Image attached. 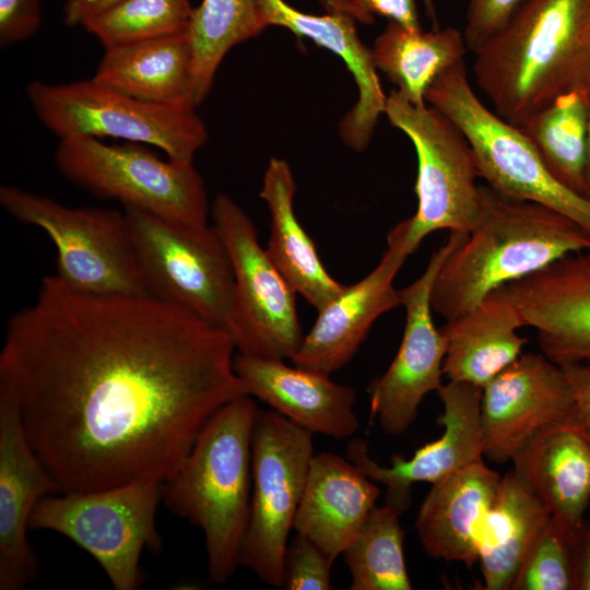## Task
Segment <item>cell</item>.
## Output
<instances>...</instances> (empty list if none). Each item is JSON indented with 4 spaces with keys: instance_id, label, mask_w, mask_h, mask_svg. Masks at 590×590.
Instances as JSON below:
<instances>
[{
    "instance_id": "obj_1",
    "label": "cell",
    "mask_w": 590,
    "mask_h": 590,
    "mask_svg": "<svg viewBox=\"0 0 590 590\" xmlns=\"http://www.w3.org/2000/svg\"><path fill=\"white\" fill-rule=\"evenodd\" d=\"M229 332L151 295L55 274L8 321L0 388L61 492L170 479L210 418L249 396Z\"/></svg>"
},
{
    "instance_id": "obj_2",
    "label": "cell",
    "mask_w": 590,
    "mask_h": 590,
    "mask_svg": "<svg viewBox=\"0 0 590 590\" xmlns=\"http://www.w3.org/2000/svg\"><path fill=\"white\" fill-rule=\"evenodd\" d=\"M492 109L519 128L557 98L590 97V0H524L475 54Z\"/></svg>"
},
{
    "instance_id": "obj_3",
    "label": "cell",
    "mask_w": 590,
    "mask_h": 590,
    "mask_svg": "<svg viewBox=\"0 0 590 590\" xmlns=\"http://www.w3.org/2000/svg\"><path fill=\"white\" fill-rule=\"evenodd\" d=\"M474 227L449 252L430 291L433 311L447 320L491 293L556 260L590 249L589 234L547 206L503 197L480 185Z\"/></svg>"
},
{
    "instance_id": "obj_4",
    "label": "cell",
    "mask_w": 590,
    "mask_h": 590,
    "mask_svg": "<svg viewBox=\"0 0 590 590\" xmlns=\"http://www.w3.org/2000/svg\"><path fill=\"white\" fill-rule=\"evenodd\" d=\"M259 410L250 396L237 398L205 424L163 499L204 535L209 579L229 580L240 566L251 496V446Z\"/></svg>"
},
{
    "instance_id": "obj_5",
    "label": "cell",
    "mask_w": 590,
    "mask_h": 590,
    "mask_svg": "<svg viewBox=\"0 0 590 590\" xmlns=\"http://www.w3.org/2000/svg\"><path fill=\"white\" fill-rule=\"evenodd\" d=\"M425 102L447 116L468 139L479 175L498 194L557 211L590 236V199L570 190L548 170L522 131L476 96L464 61L439 75Z\"/></svg>"
},
{
    "instance_id": "obj_6",
    "label": "cell",
    "mask_w": 590,
    "mask_h": 590,
    "mask_svg": "<svg viewBox=\"0 0 590 590\" xmlns=\"http://www.w3.org/2000/svg\"><path fill=\"white\" fill-rule=\"evenodd\" d=\"M26 94L38 120L59 139H123L154 145L179 163H192L208 140L192 103L142 101L93 79L62 84L33 81Z\"/></svg>"
},
{
    "instance_id": "obj_7",
    "label": "cell",
    "mask_w": 590,
    "mask_h": 590,
    "mask_svg": "<svg viewBox=\"0 0 590 590\" xmlns=\"http://www.w3.org/2000/svg\"><path fill=\"white\" fill-rule=\"evenodd\" d=\"M0 203L15 220L49 236L57 251L55 275L69 288L149 295L123 212L71 208L15 186L0 188Z\"/></svg>"
},
{
    "instance_id": "obj_8",
    "label": "cell",
    "mask_w": 590,
    "mask_h": 590,
    "mask_svg": "<svg viewBox=\"0 0 590 590\" xmlns=\"http://www.w3.org/2000/svg\"><path fill=\"white\" fill-rule=\"evenodd\" d=\"M149 295L227 330L234 300L229 256L212 225L125 209Z\"/></svg>"
},
{
    "instance_id": "obj_9",
    "label": "cell",
    "mask_w": 590,
    "mask_h": 590,
    "mask_svg": "<svg viewBox=\"0 0 590 590\" xmlns=\"http://www.w3.org/2000/svg\"><path fill=\"white\" fill-rule=\"evenodd\" d=\"M163 486V482L143 481L48 495L34 508L30 530L67 536L93 556L116 590H134L141 582L143 550L162 548L155 515Z\"/></svg>"
},
{
    "instance_id": "obj_10",
    "label": "cell",
    "mask_w": 590,
    "mask_h": 590,
    "mask_svg": "<svg viewBox=\"0 0 590 590\" xmlns=\"http://www.w3.org/2000/svg\"><path fill=\"white\" fill-rule=\"evenodd\" d=\"M59 173L91 194L165 219L208 224L202 177L192 163L163 161L139 143L109 145L93 137L59 139Z\"/></svg>"
},
{
    "instance_id": "obj_11",
    "label": "cell",
    "mask_w": 590,
    "mask_h": 590,
    "mask_svg": "<svg viewBox=\"0 0 590 590\" xmlns=\"http://www.w3.org/2000/svg\"><path fill=\"white\" fill-rule=\"evenodd\" d=\"M385 114L411 140L417 156V209L401 222L410 255L435 231L469 234L479 217L481 193L468 139L441 111L415 106L397 90L387 96Z\"/></svg>"
},
{
    "instance_id": "obj_12",
    "label": "cell",
    "mask_w": 590,
    "mask_h": 590,
    "mask_svg": "<svg viewBox=\"0 0 590 590\" xmlns=\"http://www.w3.org/2000/svg\"><path fill=\"white\" fill-rule=\"evenodd\" d=\"M312 435L274 410L258 413L240 566L273 587L283 582L287 540L315 455Z\"/></svg>"
},
{
    "instance_id": "obj_13",
    "label": "cell",
    "mask_w": 590,
    "mask_h": 590,
    "mask_svg": "<svg viewBox=\"0 0 590 590\" xmlns=\"http://www.w3.org/2000/svg\"><path fill=\"white\" fill-rule=\"evenodd\" d=\"M231 259L234 300L227 331L239 353L292 359L303 341L296 291L258 239L248 214L227 194L210 209Z\"/></svg>"
},
{
    "instance_id": "obj_14",
    "label": "cell",
    "mask_w": 590,
    "mask_h": 590,
    "mask_svg": "<svg viewBox=\"0 0 590 590\" xmlns=\"http://www.w3.org/2000/svg\"><path fill=\"white\" fill-rule=\"evenodd\" d=\"M467 234L450 233L435 250L424 272L400 290L405 326L398 352L387 370L370 381V421L388 435L403 434L416 420L424 397L442 386L447 339L433 320L430 291L449 252Z\"/></svg>"
},
{
    "instance_id": "obj_15",
    "label": "cell",
    "mask_w": 590,
    "mask_h": 590,
    "mask_svg": "<svg viewBox=\"0 0 590 590\" xmlns=\"http://www.w3.org/2000/svg\"><path fill=\"white\" fill-rule=\"evenodd\" d=\"M564 369L543 353L521 354L483 389L480 428L483 456L503 464L541 429L575 414Z\"/></svg>"
},
{
    "instance_id": "obj_16",
    "label": "cell",
    "mask_w": 590,
    "mask_h": 590,
    "mask_svg": "<svg viewBox=\"0 0 590 590\" xmlns=\"http://www.w3.org/2000/svg\"><path fill=\"white\" fill-rule=\"evenodd\" d=\"M437 394L444 408L438 418L444 432L409 459L396 455L390 465H381L369 456L365 440L353 438L346 447V459L374 482L386 486V505L400 516L411 506L413 484H434L484 459L480 428L482 389L467 382L448 381Z\"/></svg>"
},
{
    "instance_id": "obj_17",
    "label": "cell",
    "mask_w": 590,
    "mask_h": 590,
    "mask_svg": "<svg viewBox=\"0 0 590 590\" xmlns=\"http://www.w3.org/2000/svg\"><path fill=\"white\" fill-rule=\"evenodd\" d=\"M536 330L541 352L559 366L590 365V249L498 288Z\"/></svg>"
},
{
    "instance_id": "obj_18",
    "label": "cell",
    "mask_w": 590,
    "mask_h": 590,
    "mask_svg": "<svg viewBox=\"0 0 590 590\" xmlns=\"http://www.w3.org/2000/svg\"><path fill=\"white\" fill-rule=\"evenodd\" d=\"M400 223L387 235V249L378 264L357 283L344 290L322 309L291 359L294 365L331 375L353 358L374 322L401 306L393 285L410 252Z\"/></svg>"
},
{
    "instance_id": "obj_19",
    "label": "cell",
    "mask_w": 590,
    "mask_h": 590,
    "mask_svg": "<svg viewBox=\"0 0 590 590\" xmlns=\"http://www.w3.org/2000/svg\"><path fill=\"white\" fill-rule=\"evenodd\" d=\"M62 493L33 449L14 397L0 388V589L21 590L37 576L27 540L36 505Z\"/></svg>"
},
{
    "instance_id": "obj_20",
    "label": "cell",
    "mask_w": 590,
    "mask_h": 590,
    "mask_svg": "<svg viewBox=\"0 0 590 590\" xmlns=\"http://www.w3.org/2000/svg\"><path fill=\"white\" fill-rule=\"evenodd\" d=\"M234 369L250 397L311 434L346 439L359 427L356 392L334 382L330 375L239 352L234 356Z\"/></svg>"
},
{
    "instance_id": "obj_21",
    "label": "cell",
    "mask_w": 590,
    "mask_h": 590,
    "mask_svg": "<svg viewBox=\"0 0 590 590\" xmlns=\"http://www.w3.org/2000/svg\"><path fill=\"white\" fill-rule=\"evenodd\" d=\"M502 477L482 459L432 484L415 520L417 536L427 555L473 567L479 558L482 529L497 498Z\"/></svg>"
},
{
    "instance_id": "obj_22",
    "label": "cell",
    "mask_w": 590,
    "mask_h": 590,
    "mask_svg": "<svg viewBox=\"0 0 590 590\" xmlns=\"http://www.w3.org/2000/svg\"><path fill=\"white\" fill-rule=\"evenodd\" d=\"M512 472L573 532L590 503V433L575 414L530 438L511 460Z\"/></svg>"
},
{
    "instance_id": "obj_23",
    "label": "cell",
    "mask_w": 590,
    "mask_h": 590,
    "mask_svg": "<svg viewBox=\"0 0 590 590\" xmlns=\"http://www.w3.org/2000/svg\"><path fill=\"white\" fill-rule=\"evenodd\" d=\"M379 494L375 482L349 459L314 455L293 529L334 562L358 534Z\"/></svg>"
},
{
    "instance_id": "obj_24",
    "label": "cell",
    "mask_w": 590,
    "mask_h": 590,
    "mask_svg": "<svg viewBox=\"0 0 590 590\" xmlns=\"http://www.w3.org/2000/svg\"><path fill=\"white\" fill-rule=\"evenodd\" d=\"M269 25L282 26L297 37H307L340 57L352 73L358 99L341 122L346 145L363 151L369 143L378 118L385 114V95L374 63L371 48L359 38L355 19L343 11L324 15L302 12L284 0H259Z\"/></svg>"
},
{
    "instance_id": "obj_25",
    "label": "cell",
    "mask_w": 590,
    "mask_h": 590,
    "mask_svg": "<svg viewBox=\"0 0 590 590\" xmlns=\"http://www.w3.org/2000/svg\"><path fill=\"white\" fill-rule=\"evenodd\" d=\"M510 299L499 290L440 328L447 339L444 375L449 381L483 389L521 354L528 339Z\"/></svg>"
},
{
    "instance_id": "obj_26",
    "label": "cell",
    "mask_w": 590,
    "mask_h": 590,
    "mask_svg": "<svg viewBox=\"0 0 590 590\" xmlns=\"http://www.w3.org/2000/svg\"><path fill=\"white\" fill-rule=\"evenodd\" d=\"M296 185L288 164L271 158L263 177L260 197L270 213L267 252L290 282L317 311L345 287L326 270L315 244L294 211Z\"/></svg>"
},
{
    "instance_id": "obj_27",
    "label": "cell",
    "mask_w": 590,
    "mask_h": 590,
    "mask_svg": "<svg viewBox=\"0 0 590 590\" xmlns=\"http://www.w3.org/2000/svg\"><path fill=\"white\" fill-rule=\"evenodd\" d=\"M92 79L142 101L192 103V52L187 34L107 48Z\"/></svg>"
},
{
    "instance_id": "obj_28",
    "label": "cell",
    "mask_w": 590,
    "mask_h": 590,
    "mask_svg": "<svg viewBox=\"0 0 590 590\" xmlns=\"http://www.w3.org/2000/svg\"><path fill=\"white\" fill-rule=\"evenodd\" d=\"M546 506L511 471L502 477L479 545L485 590H510L535 540L551 519Z\"/></svg>"
},
{
    "instance_id": "obj_29",
    "label": "cell",
    "mask_w": 590,
    "mask_h": 590,
    "mask_svg": "<svg viewBox=\"0 0 590 590\" xmlns=\"http://www.w3.org/2000/svg\"><path fill=\"white\" fill-rule=\"evenodd\" d=\"M467 44L453 27L424 32L389 21L371 48L374 63L411 104L424 106L435 80L464 61Z\"/></svg>"
},
{
    "instance_id": "obj_30",
    "label": "cell",
    "mask_w": 590,
    "mask_h": 590,
    "mask_svg": "<svg viewBox=\"0 0 590 590\" xmlns=\"http://www.w3.org/2000/svg\"><path fill=\"white\" fill-rule=\"evenodd\" d=\"M267 26L259 0H203L192 10L187 38L192 52L194 106L209 94L227 51Z\"/></svg>"
},
{
    "instance_id": "obj_31",
    "label": "cell",
    "mask_w": 590,
    "mask_h": 590,
    "mask_svg": "<svg viewBox=\"0 0 590 590\" xmlns=\"http://www.w3.org/2000/svg\"><path fill=\"white\" fill-rule=\"evenodd\" d=\"M588 102L577 93L564 95L519 127L552 175L586 198Z\"/></svg>"
},
{
    "instance_id": "obj_32",
    "label": "cell",
    "mask_w": 590,
    "mask_h": 590,
    "mask_svg": "<svg viewBox=\"0 0 590 590\" xmlns=\"http://www.w3.org/2000/svg\"><path fill=\"white\" fill-rule=\"evenodd\" d=\"M404 531L389 506H375L342 553L352 590H411L403 553Z\"/></svg>"
},
{
    "instance_id": "obj_33",
    "label": "cell",
    "mask_w": 590,
    "mask_h": 590,
    "mask_svg": "<svg viewBox=\"0 0 590 590\" xmlns=\"http://www.w3.org/2000/svg\"><path fill=\"white\" fill-rule=\"evenodd\" d=\"M192 10L189 0H123L81 25L107 49L186 35Z\"/></svg>"
},
{
    "instance_id": "obj_34",
    "label": "cell",
    "mask_w": 590,
    "mask_h": 590,
    "mask_svg": "<svg viewBox=\"0 0 590 590\" xmlns=\"http://www.w3.org/2000/svg\"><path fill=\"white\" fill-rule=\"evenodd\" d=\"M577 532L551 517L510 590H576L574 543Z\"/></svg>"
},
{
    "instance_id": "obj_35",
    "label": "cell",
    "mask_w": 590,
    "mask_h": 590,
    "mask_svg": "<svg viewBox=\"0 0 590 590\" xmlns=\"http://www.w3.org/2000/svg\"><path fill=\"white\" fill-rule=\"evenodd\" d=\"M332 564L319 545L296 533L285 552L282 586L287 590H330Z\"/></svg>"
},
{
    "instance_id": "obj_36",
    "label": "cell",
    "mask_w": 590,
    "mask_h": 590,
    "mask_svg": "<svg viewBox=\"0 0 590 590\" xmlns=\"http://www.w3.org/2000/svg\"><path fill=\"white\" fill-rule=\"evenodd\" d=\"M524 0H469L463 37L472 52L480 50L508 22Z\"/></svg>"
},
{
    "instance_id": "obj_37",
    "label": "cell",
    "mask_w": 590,
    "mask_h": 590,
    "mask_svg": "<svg viewBox=\"0 0 590 590\" xmlns=\"http://www.w3.org/2000/svg\"><path fill=\"white\" fill-rule=\"evenodd\" d=\"M39 0H0V42L2 45L30 38L39 27Z\"/></svg>"
},
{
    "instance_id": "obj_38",
    "label": "cell",
    "mask_w": 590,
    "mask_h": 590,
    "mask_svg": "<svg viewBox=\"0 0 590 590\" xmlns=\"http://www.w3.org/2000/svg\"><path fill=\"white\" fill-rule=\"evenodd\" d=\"M354 19L371 23L374 15L387 17L408 28H421L416 0H351Z\"/></svg>"
},
{
    "instance_id": "obj_39",
    "label": "cell",
    "mask_w": 590,
    "mask_h": 590,
    "mask_svg": "<svg viewBox=\"0 0 590 590\" xmlns=\"http://www.w3.org/2000/svg\"><path fill=\"white\" fill-rule=\"evenodd\" d=\"M574 390L576 415L590 432V365L571 364L560 366Z\"/></svg>"
},
{
    "instance_id": "obj_40",
    "label": "cell",
    "mask_w": 590,
    "mask_h": 590,
    "mask_svg": "<svg viewBox=\"0 0 590 590\" xmlns=\"http://www.w3.org/2000/svg\"><path fill=\"white\" fill-rule=\"evenodd\" d=\"M576 590H590V520L585 519L575 536Z\"/></svg>"
},
{
    "instance_id": "obj_41",
    "label": "cell",
    "mask_w": 590,
    "mask_h": 590,
    "mask_svg": "<svg viewBox=\"0 0 590 590\" xmlns=\"http://www.w3.org/2000/svg\"><path fill=\"white\" fill-rule=\"evenodd\" d=\"M123 0H68L63 10L67 25H81L86 19L96 15Z\"/></svg>"
},
{
    "instance_id": "obj_42",
    "label": "cell",
    "mask_w": 590,
    "mask_h": 590,
    "mask_svg": "<svg viewBox=\"0 0 590 590\" xmlns=\"http://www.w3.org/2000/svg\"><path fill=\"white\" fill-rule=\"evenodd\" d=\"M328 11H343L352 14L351 0H320Z\"/></svg>"
},
{
    "instance_id": "obj_43",
    "label": "cell",
    "mask_w": 590,
    "mask_h": 590,
    "mask_svg": "<svg viewBox=\"0 0 590 590\" xmlns=\"http://www.w3.org/2000/svg\"><path fill=\"white\" fill-rule=\"evenodd\" d=\"M586 180H587V197H588V199H590V97H589V102H588V138H587Z\"/></svg>"
},
{
    "instance_id": "obj_44",
    "label": "cell",
    "mask_w": 590,
    "mask_h": 590,
    "mask_svg": "<svg viewBox=\"0 0 590 590\" xmlns=\"http://www.w3.org/2000/svg\"><path fill=\"white\" fill-rule=\"evenodd\" d=\"M425 8L426 15L432 20L434 28H439L438 22H437V12L435 9L434 0H421Z\"/></svg>"
},
{
    "instance_id": "obj_45",
    "label": "cell",
    "mask_w": 590,
    "mask_h": 590,
    "mask_svg": "<svg viewBox=\"0 0 590 590\" xmlns=\"http://www.w3.org/2000/svg\"><path fill=\"white\" fill-rule=\"evenodd\" d=\"M590 433V432H589Z\"/></svg>"
}]
</instances>
